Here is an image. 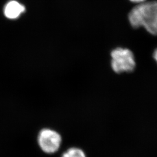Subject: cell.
<instances>
[{
  "mask_svg": "<svg viewBox=\"0 0 157 157\" xmlns=\"http://www.w3.org/2000/svg\"><path fill=\"white\" fill-rule=\"evenodd\" d=\"M129 21L134 28L143 27L154 36H157V1L144 2L130 12Z\"/></svg>",
  "mask_w": 157,
  "mask_h": 157,
  "instance_id": "obj_1",
  "label": "cell"
},
{
  "mask_svg": "<svg viewBox=\"0 0 157 157\" xmlns=\"http://www.w3.org/2000/svg\"><path fill=\"white\" fill-rule=\"evenodd\" d=\"M111 67L117 74L131 73L136 67V62L133 52L128 48L118 47L111 52Z\"/></svg>",
  "mask_w": 157,
  "mask_h": 157,
  "instance_id": "obj_2",
  "label": "cell"
},
{
  "mask_svg": "<svg viewBox=\"0 0 157 157\" xmlns=\"http://www.w3.org/2000/svg\"><path fill=\"white\" fill-rule=\"evenodd\" d=\"M37 143L43 152L53 154L58 151L62 144V136L57 131L51 128L41 129L37 135Z\"/></svg>",
  "mask_w": 157,
  "mask_h": 157,
  "instance_id": "obj_3",
  "label": "cell"
},
{
  "mask_svg": "<svg viewBox=\"0 0 157 157\" xmlns=\"http://www.w3.org/2000/svg\"><path fill=\"white\" fill-rule=\"evenodd\" d=\"M25 7L15 0L9 1L4 8V15L10 19H15L25 11Z\"/></svg>",
  "mask_w": 157,
  "mask_h": 157,
  "instance_id": "obj_4",
  "label": "cell"
},
{
  "mask_svg": "<svg viewBox=\"0 0 157 157\" xmlns=\"http://www.w3.org/2000/svg\"><path fill=\"white\" fill-rule=\"evenodd\" d=\"M61 157H87L85 152L78 147H71L64 152Z\"/></svg>",
  "mask_w": 157,
  "mask_h": 157,
  "instance_id": "obj_5",
  "label": "cell"
},
{
  "mask_svg": "<svg viewBox=\"0 0 157 157\" xmlns=\"http://www.w3.org/2000/svg\"><path fill=\"white\" fill-rule=\"evenodd\" d=\"M131 2H134V3H138V4H140L143 3L144 2H146L147 0H130Z\"/></svg>",
  "mask_w": 157,
  "mask_h": 157,
  "instance_id": "obj_6",
  "label": "cell"
},
{
  "mask_svg": "<svg viewBox=\"0 0 157 157\" xmlns=\"http://www.w3.org/2000/svg\"><path fill=\"white\" fill-rule=\"evenodd\" d=\"M152 56H153V58H154L155 61L157 63V48L155 50V51H154Z\"/></svg>",
  "mask_w": 157,
  "mask_h": 157,
  "instance_id": "obj_7",
  "label": "cell"
}]
</instances>
